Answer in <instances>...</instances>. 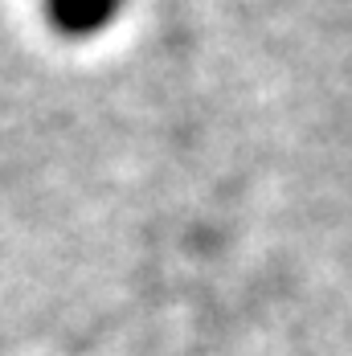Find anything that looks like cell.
Instances as JSON below:
<instances>
[{
	"label": "cell",
	"instance_id": "obj_1",
	"mask_svg": "<svg viewBox=\"0 0 352 356\" xmlns=\"http://www.w3.org/2000/svg\"><path fill=\"white\" fill-rule=\"evenodd\" d=\"M49 8H54V17H58L62 29L86 33V29H99L111 17L115 0H49Z\"/></svg>",
	"mask_w": 352,
	"mask_h": 356
}]
</instances>
